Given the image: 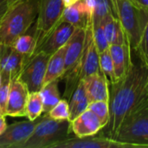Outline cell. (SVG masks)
<instances>
[{
	"label": "cell",
	"mask_w": 148,
	"mask_h": 148,
	"mask_svg": "<svg viewBox=\"0 0 148 148\" xmlns=\"http://www.w3.org/2000/svg\"><path fill=\"white\" fill-rule=\"evenodd\" d=\"M78 1H80V0H62V3H63L64 6L66 8V7H69V6L74 4V3H77Z\"/></svg>",
	"instance_id": "836d02e7"
},
{
	"label": "cell",
	"mask_w": 148,
	"mask_h": 148,
	"mask_svg": "<svg viewBox=\"0 0 148 148\" xmlns=\"http://www.w3.org/2000/svg\"><path fill=\"white\" fill-rule=\"evenodd\" d=\"M21 0H0V26L3 24L10 11L20 3Z\"/></svg>",
	"instance_id": "4dcf8cb0"
},
{
	"label": "cell",
	"mask_w": 148,
	"mask_h": 148,
	"mask_svg": "<svg viewBox=\"0 0 148 148\" xmlns=\"http://www.w3.org/2000/svg\"><path fill=\"white\" fill-rule=\"evenodd\" d=\"M60 80H54L42 86L39 91L42 99L43 113H49L61 100V95L58 88Z\"/></svg>",
	"instance_id": "603a6c76"
},
{
	"label": "cell",
	"mask_w": 148,
	"mask_h": 148,
	"mask_svg": "<svg viewBox=\"0 0 148 148\" xmlns=\"http://www.w3.org/2000/svg\"><path fill=\"white\" fill-rule=\"evenodd\" d=\"M103 26L109 45L121 44L128 41V38L121 23L114 14L109 15L104 19Z\"/></svg>",
	"instance_id": "44dd1931"
},
{
	"label": "cell",
	"mask_w": 148,
	"mask_h": 148,
	"mask_svg": "<svg viewBox=\"0 0 148 148\" xmlns=\"http://www.w3.org/2000/svg\"><path fill=\"white\" fill-rule=\"evenodd\" d=\"M40 0H24L18 3L0 26V42L12 45L36 22Z\"/></svg>",
	"instance_id": "7a4b0ae2"
},
{
	"label": "cell",
	"mask_w": 148,
	"mask_h": 148,
	"mask_svg": "<svg viewBox=\"0 0 148 148\" xmlns=\"http://www.w3.org/2000/svg\"><path fill=\"white\" fill-rule=\"evenodd\" d=\"M71 133L69 120H54L44 114L42 121L20 148H53L58 142L70 137Z\"/></svg>",
	"instance_id": "5b68a950"
},
{
	"label": "cell",
	"mask_w": 148,
	"mask_h": 148,
	"mask_svg": "<svg viewBox=\"0 0 148 148\" xmlns=\"http://www.w3.org/2000/svg\"><path fill=\"white\" fill-rule=\"evenodd\" d=\"M88 108L98 117L104 127L108 125L110 121V104L108 101H92L89 103Z\"/></svg>",
	"instance_id": "d4e9b609"
},
{
	"label": "cell",
	"mask_w": 148,
	"mask_h": 148,
	"mask_svg": "<svg viewBox=\"0 0 148 148\" xmlns=\"http://www.w3.org/2000/svg\"><path fill=\"white\" fill-rule=\"evenodd\" d=\"M53 148H134L133 146L120 142L108 136H88L79 138L70 136L58 142Z\"/></svg>",
	"instance_id": "30bf717a"
},
{
	"label": "cell",
	"mask_w": 148,
	"mask_h": 148,
	"mask_svg": "<svg viewBox=\"0 0 148 148\" xmlns=\"http://www.w3.org/2000/svg\"><path fill=\"white\" fill-rule=\"evenodd\" d=\"M21 1H24V0H21Z\"/></svg>",
	"instance_id": "d590c367"
},
{
	"label": "cell",
	"mask_w": 148,
	"mask_h": 148,
	"mask_svg": "<svg viewBox=\"0 0 148 148\" xmlns=\"http://www.w3.org/2000/svg\"><path fill=\"white\" fill-rule=\"evenodd\" d=\"M135 51H137L139 55L140 61L142 62V64L145 67L148 69V21L143 30L139 45Z\"/></svg>",
	"instance_id": "f546056e"
},
{
	"label": "cell",
	"mask_w": 148,
	"mask_h": 148,
	"mask_svg": "<svg viewBox=\"0 0 148 148\" xmlns=\"http://www.w3.org/2000/svg\"><path fill=\"white\" fill-rule=\"evenodd\" d=\"M43 118L40 116L35 121H23L7 126L0 134V148H20L32 134L36 126Z\"/></svg>",
	"instance_id": "ba28073f"
},
{
	"label": "cell",
	"mask_w": 148,
	"mask_h": 148,
	"mask_svg": "<svg viewBox=\"0 0 148 148\" xmlns=\"http://www.w3.org/2000/svg\"><path fill=\"white\" fill-rule=\"evenodd\" d=\"M109 51L113 60L116 83L127 76L134 65L131 57V46L128 41L121 44H111Z\"/></svg>",
	"instance_id": "5bb4252c"
},
{
	"label": "cell",
	"mask_w": 148,
	"mask_h": 148,
	"mask_svg": "<svg viewBox=\"0 0 148 148\" xmlns=\"http://www.w3.org/2000/svg\"><path fill=\"white\" fill-rule=\"evenodd\" d=\"M99 64H100L101 70L107 76L111 85L114 84L115 83L114 69V64L110 55L109 48L99 53Z\"/></svg>",
	"instance_id": "484cf974"
},
{
	"label": "cell",
	"mask_w": 148,
	"mask_h": 148,
	"mask_svg": "<svg viewBox=\"0 0 148 148\" xmlns=\"http://www.w3.org/2000/svg\"><path fill=\"white\" fill-rule=\"evenodd\" d=\"M6 127H7V124L5 121V116L0 115V134L4 132Z\"/></svg>",
	"instance_id": "1f68e13d"
},
{
	"label": "cell",
	"mask_w": 148,
	"mask_h": 148,
	"mask_svg": "<svg viewBox=\"0 0 148 148\" xmlns=\"http://www.w3.org/2000/svg\"><path fill=\"white\" fill-rule=\"evenodd\" d=\"M92 18V12L85 3L82 0H80L64 9L61 21L69 23L76 28H85Z\"/></svg>",
	"instance_id": "ac0fdd59"
},
{
	"label": "cell",
	"mask_w": 148,
	"mask_h": 148,
	"mask_svg": "<svg viewBox=\"0 0 148 148\" xmlns=\"http://www.w3.org/2000/svg\"><path fill=\"white\" fill-rule=\"evenodd\" d=\"M0 115H1V114H0Z\"/></svg>",
	"instance_id": "8d00e7d4"
},
{
	"label": "cell",
	"mask_w": 148,
	"mask_h": 148,
	"mask_svg": "<svg viewBox=\"0 0 148 148\" xmlns=\"http://www.w3.org/2000/svg\"><path fill=\"white\" fill-rule=\"evenodd\" d=\"M71 132L75 136L82 138L93 136L104 128L98 117L88 108L70 121Z\"/></svg>",
	"instance_id": "9a60e30c"
},
{
	"label": "cell",
	"mask_w": 148,
	"mask_h": 148,
	"mask_svg": "<svg viewBox=\"0 0 148 148\" xmlns=\"http://www.w3.org/2000/svg\"><path fill=\"white\" fill-rule=\"evenodd\" d=\"M43 113L42 99L40 92H31L29 95L26 106V117L29 121H35Z\"/></svg>",
	"instance_id": "cb8c5ba5"
},
{
	"label": "cell",
	"mask_w": 148,
	"mask_h": 148,
	"mask_svg": "<svg viewBox=\"0 0 148 148\" xmlns=\"http://www.w3.org/2000/svg\"><path fill=\"white\" fill-rule=\"evenodd\" d=\"M103 21L99 23H93V36L99 53L109 48V43L107 40L104 30Z\"/></svg>",
	"instance_id": "83f0119b"
},
{
	"label": "cell",
	"mask_w": 148,
	"mask_h": 148,
	"mask_svg": "<svg viewBox=\"0 0 148 148\" xmlns=\"http://www.w3.org/2000/svg\"><path fill=\"white\" fill-rule=\"evenodd\" d=\"M114 13L121 23L131 49L136 50L148 21V9L134 0H112Z\"/></svg>",
	"instance_id": "277c9868"
},
{
	"label": "cell",
	"mask_w": 148,
	"mask_h": 148,
	"mask_svg": "<svg viewBox=\"0 0 148 148\" xmlns=\"http://www.w3.org/2000/svg\"><path fill=\"white\" fill-rule=\"evenodd\" d=\"M89 102L96 101H110L109 81L103 72L94 73L83 80Z\"/></svg>",
	"instance_id": "2e32d148"
},
{
	"label": "cell",
	"mask_w": 148,
	"mask_h": 148,
	"mask_svg": "<svg viewBox=\"0 0 148 148\" xmlns=\"http://www.w3.org/2000/svg\"><path fill=\"white\" fill-rule=\"evenodd\" d=\"M64 9L62 0H40L39 11L36 20V49L35 54L49 35L61 23Z\"/></svg>",
	"instance_id": "8992f818"
},
{
	"label": "cell",
	"mask_w": 148,
	"mask_h": 148,
	"mask_svg": "<svg viewBox=\"0 0 148 148\" xmlns=\"http://www.w3.org/2000/svg\"><path fill=\"white\" fill-rule=\"evenodd\" d=\"M51 55L44 51L36 52L26 62L19 79L26 85L29 93L39 92L43 86L48 62Z\"/></svg>",
	"instance_id": "52a82bcc"
},
{
	"label": "cell",
	"mask_w": 148,
	"mask_h": 148,
	"mask_svg": "<svg viewBox=\"0 0 148 148\" xmlns=\"http://www.w3.org/2000/svg\"><path fill=\"white\" fill-rule=\"evenodd\" d=\"M80 79L83 80L87 76L100 71L99 51L93 36V18L89 20L86 26V39L82 56L78 66Z\"/></svg>",
	"instance_id": "9c48e42d"
},
{
	"label": "cell",
	"mask_w": 148,
	"mask_h": 148,
	"mask_svg": "<svg viewBox=\"0 0 148 148\" xmlns=\"http://www.w3.org/2000/svg\"><path fill=\"white\" fill-rule=\"evenodd\" d=\"M13 47L19 53L30 58L36 52V22L33 25L14 42Z\"/></svg>",
	"instance_id": "7402d4cb"
},
{
	"label": "cell",
	"mask_w": 148,
	"mask_h": 148,
	"mask_svg": "<svg viewBox=\"0 0 148 148\" xmlns=\"http://www.w3.org/2000/svg\"><path fill=\"white\" fill-rule=\"evenodd\" d=\"M86 39V27L76 28L74 34L66 44L65 51V65H64V75L69 73L75 68H78ZM61 79V80H62Z\"/></svg>",
	"instance_id": "4fadbf2b"
},
{
	"label": "cell",
	"mask_w": 148,
	"mask_h": 148,
	"mask_svg": "<svg viewBox=\"0 0 148 148\" xmlns=\"http://www.w3.org/2000/svg\"><path fill=\"white\" fill-rule=\"evenodd\" d=\"M66 44L51 55V56L48 62L45 77H44V81H43V85H45L54 80L59 79L61 81V79L64 74Z\"/></svg>",
	"instance_id": "d6986e66"
},
{
	"label": "cell",
	"mask_w": 148,
	"mask_h": 148,
	"mask_svg": "<svg viewBox=\"0 0 148 148\" xmlns=\"http://www.w3.org/2000/svg\"><path fill=\"white\" fill-rule=\"evenodd\" d=\"M11 81L12 79L10 75L0 72V114L3 116H6L7 101Z\"/></svg>",
	"instance_id": "4316f807"
},
{
	"label": "cell",
	"mask_w": 148,
	"mask_h": 148,
	"mask_svg": "<svg viewBox=\"0 0 148 148\" xmlns=\"http://www.w3.org/2000/svg\"><path fill=\"white\" fill-rule=\"evenodd\" d=\"M29 58L19 53L12 45L0 42V72L10 75L11 79L19 78Z\"/></svg>",
	"instance_id": "7c38bea8"
},
{
	"label": "cell",
	"mask_w": 148,
	"mask_h": 148,
	"mask_svg": "<svg viewBox=\"0 0 148 148\" xmlns=\"http://www.w3.org/2000/svg\"><path fill=\"white\" fill-rule=\"evenodd\" d=\"M145 91H146V94L148 95V75L147 78V82H146V85H145Z\"/></svg>",
	"instance_id": "e575fe53"
},
{
	"label": "cell",
	"mask_w": 148,
	"mask_h": 148,
	"mask_svg": "<svg viewBox=\"0 0 148 148\" xmlns=\"http://www.w3.org/2000/svg\"><path fill=\"white\" fill-rule=\"evenodd\" d=\"M147 75L148 69L140 61L134 63L124 79L112 84L109 101L110 121L108 125V137L115 139L126 117L147 95L145 85Z\"/></svg>",
	"instance_id": "6da1fadb"
},
{
	"label": "cell",
	"mask_w": 148,
	"mask_h": 148,
	"mask_svg": "<svg viewBox=\"0 0 148 148\" xmlns=\"http://www.w3.org/2000/svg\"><path fill=\"white\" fill-rule=\"evenodd\" d=\"M47 114H49L50 118L54 120H58V121L69 120V101H67L66 99H61L59 102Z\"/></svg>",
	"instance_id": "f1b7e54d"
},
{
	"label": "cell",
	"mask_w": 148,
	"mask_h": 148,
	"mask_svg": "<svg viewBox=\"0 0 148 148\" xmlns=\"http://www.w3.org/2000/svg\"><path fill=\"white\" fill-rule=\"evenodd\" d=\"M134 1L139 5H140L141 7L148 9V0H134Z\"/></svg>",
	"instance_id": "d6a6232c"
},
{
	"label": "cell",
	"mask_w": 148,
	"mask_h": 148,
	"mask_svg": "<svg viewBox=\"0 0 148 148\" xmlns=\"http://www.w3.org/2000/svg\"><path fill=\"white\" fill-rule=\"evenodd\" d=\"M89 100L88 98L84 82L80 81L76 88L73 92L70 99L69 100V121H73L82 112H84L89 105Z\"/></svg>",
	"instance_id": "ffe728a7"
},
{
	"label": "cell",
	"mask_w": 148,
	"mask_h": 148,
	"mask_svg": "<svg viewBox=\"0 0 148 148\" xmlns=\"http://www.w3.org/2000/svg\"><path fill=\"white\" fill-rule=\"evenodd\" d=\"M114 140L134 148H148L147 95L126 117Z\"/></svg>",
	"instance_id": "3957f363"
},
{
	"label": "cell",
	"mask_w": 148,
	"mask_h": 148,
	"mask_svg": "<svg viewBox=\"0 0 148 148\" xmlns=\"http://www.w3.org/2000/svg\"><path fill=\"white\" fill-rule=\"evenodd\" d=\"M75 29L76 27L73 24L61 21V23L49 35V36L42 44L37 52L44 51L48 54L52 55L69 42Z\"/></svg>",
	"instance_id": "e0dca14e"
},
{
	"label": "cell",
	"mask_w": 148,
	"mask_h": 148,
	"mask_svg": "<svg viewBox=\"0 0 148 148\" xmlns=\"http://www.w3.org/2000/svg\"><path fill=\"white\" fill-rule=\"evenodd\" d=\"M29 92L26 85L19 79H13L10 83L6 108V116H26V106Z\"/></svg>",
	"instance_id": "8fae6325"
}]
</instances>
